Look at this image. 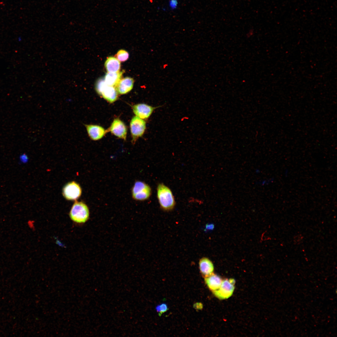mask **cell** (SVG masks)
<instances>
[{"label":"cell","instance_id":"obj_17","mask_svg":"<svg viewBox=\"0 0 337 337\" xmlns=\"http://www.w3.org/2000/svg\"><path fill=\"white\" fill-rule=\"evenodd\" d=\"M156 309L157 312L159 313V315H160L161 314L166 312L168 309L167 305L163 303L157 306L156 307Z\"/></svg>","mask_w":337,"mask_h":337},{"label":"cell","instance_id":"obj_15","mask_svg":"<svg viewBox=\"0 0 337 337\" xmlns=\"http://www.w3.org/2000/svg\"><path fill=\"white\" fill-rule=\"evenodd\" d=\"M105 66L108 72H116L119 71L120 63L116 58L110 56L106 60Z\"/></svg>","mask_w":337,"mask_h":337},{"label":"cell","instance_id":"obj_19","mask_svg":"<svg viewBox=\"0 0 337 337\" xmlns=\"http://www.w3.org/2000/svg\"><path fill=\"white\" fill-rule=\"evenodd\" d=\"M214 228V225L213 224H208L206 226L205 230H212Z\"/></svg>","mask_w":337,"mask_h":337},{"label":"cell","instance_id":"obj_10","mask_svg":"<svg viewBox=\"0 0 337 337\" xmlns=\"http://www.w3.org/2000/svg\"><path fill=\"white\" fill-rule=\"evenodd\" d=\"M88 135L93 140H97L101 139L107 131L102 127L92 124L84 125Z\"/></svg>","mask_w":337,"mask_h":337},{"label":"cell","instance_id":"obj_5","mask_svg":"<svg viewBox=\"0 0 337 337\" xmlns=\"http://www.w3.org/2000/svg\"><path fill=\"white\" fill-rule=\"evenodd\" d=\"M235 282L234 280L232 279L222 280L219 288L213 292L214 295L220 299L228 298L233 293Z\"/></svg>","mask_w":337,"mask_h":337},{"label":"cell","instance_id":"obj_2","mask_svg":"<svg viewBox=\"0 0 337 337\" xmlns=\"http://www.w3.org/2000/svg\"><path fill=\"white\" fill-rule=\"evenodd\" d=\"M89 214L87 205L82 202L77 201L73 204L69 214L71 219L78 223L86 222L89 218Z\"/></svg>","mask_w":337,"mask_h":337},{"label":"cell","instance_id":"obj_3","mask_svg":"<svg viewBox=\"0 0 337 337\" xmlns=\"http://www.w3.org/2000/svg\"><path fill=\"white\" fill-rule=\"evenodd\" d=\"M132 198L137 201H142L148 199L151 194L150 187L141 181L135 182L131 190Z\"/></svg>","mask_w":337,"mask_h":337},{"label":"cell","instance_id":"obj_7","mask_svg":"<svg viewBox=\"0 0 337 337\" xmlns=\"http://www.w3.org/2000/svg\"><path fill=\"white\" fill-rule=\"evenodd\" d=\"M160 107H153L145 104L140 103L133 106L132 109L136 116L142 119H146L151 115L154 110Z\"/></svg>","mask_w":337,"mask_h":337},{"label":"cell","instance_id":"obj_4","mask_svg":"<svg viewBox=\"0 0 337 337\" xmlns=\"http://www.w3.org/2000/svg\"><path fill=\"white\" fill-rule=\"evenodd\" d=\"M130 129L133 142L144 134L146 128L145 121L137 116L133 117L130 122Z\"/></svg>","mask_w":337,"mask_h":337},{"label":"cell","instance_id":"obj_9","mask_svg":"<svg viewBox=\"0 0 337 337\" xmlns=\"http://www.w3.org/2000/svg\"><path fill=\"white\" fill-rule=\"evenodd\" d=\"M96 92L110 103L114 102L117 99L118 92L116 89L114 87L108 85L106 83Z\"/></svg>","mask_w":337,"mask_h":337},{"label":"cell","instance_id":"obj_6","mask_svg":"<svg viewBox=\"0 0 337 337\" xmlns=\"http://www.w3.org/2000/svg\"><path fill=\"white\" fill-rule=\"evenodd\" d=\"M82 189L80 185L73 181L67 183L63 187L62 194L65 198L69 200H75L81 196Z\"/></svg>","mask_w":337,"mask_h":337},{"label":"cell","instance_id":"obj_13","mask_svg":"<svg viewBox=\"0 0 337 337\" xmlns=\"http://www.w3.org/2000/svg\"><path fill=\"white\" fill-rule=\"evenodd\" d=\"M204 280L207 286L212 292L219 288L222 281L219 276L214 273L204 278Z\"/></svg>","mask_w":337,"mask_h":337},{"label":"cell","instance_id":"obj_18","mask_svg":"<svg viewBox=\"0 0 337 337\" xmlns=\"http://www.w3.org/2000/svg\"><path fill=\"white\" fill-rule=\"evenodd\" d=\"M178 0H169V7L172 10L176 9L178 7Z\"/></svg>","mask_w":337,"mask_h":337},{"label":"cell","instance_id":"obj_1","mask_svg":"<svg viewBox=\"0 0 337 337\" xmlns=\"http://www.w3.org/2000/svg\"><path fill=\"white\" fill-rule=\"evenodd\" d=\"M157 197L161 208L165 211H170L174 208L175 202L170 189L162 183L157 187Z\"/></svg>","mask_w":337,"mask_h":337},{"label":"cell","instance_id":"obj_12","mask_svg":"<svg viewBox=\"0 0 337 337\" xmlns=\"http://www.w3.org/2000/svg\"><path fill=\"white\" fill-rule=\"evenodd\" d=\"M134 81L133 79L126 77L120 80L116 86L117 92L120 94H126L133 88Z\"/></svg>","mask_w":337,"mask_h":337},{"label":"cell","instance_id":"obj_14","mask_svg":"<svg viewBox=\"0 0 337 337\" xmlns=\"http://www.w3.org/2000/svg\"><path fill=\"white\" fill-rule=\"evenodd\" d=\"M123 72H108L106 74L104 80L106 84L109 86H116L121 80Z\"/></svg>","mask_w":337,"mask_h":337},{"label":"cell","instance_id":"obj_8","mask_svg":"<svg viewBox=\"0 0 337 337\" xmlns=\"http://www.w3.org/2000/svg\"><path fill=\"white\" fill-rule=\"evenodd\" d=\"M109 130L118 137L126 140L127 129L124 123L118 118L115 119L112 123Z\"/></svg>","mask_w":337,"mask_h":337},{"label":"cell","instance_id":"obj_16","mask_svg":"<svg viewBox=\"0 0 337 337\" xmlns=\"http://www.w3.org/2000/svg\"><path fill=\"white\" fill-rule=\"evenodd\" d=\"M129 54L125 50H120L118 51L116 54L117 59L120 61L124 62L128 58Z\"/></svg>","mask_w":337,"mask_h":337},{"label":"cell","instance_id":"obj_11","mask_svg":"<svg viewBox=\"0 0 337 337\" xmlns=\"http://www.w3.org/2000/svg\"><path fill=\"white\" fill-rule=\"evenodd\" d=\"M199 266L200 272L204 278L213 273V264L211 261L207 257H203L200 259Z\"/></svg>","mask_w":337,"mask_h":337}]
</instances>
